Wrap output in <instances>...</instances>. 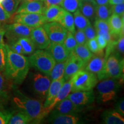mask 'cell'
Listing matches in <instances>:
<instances>
[{"label":"cell","mask_w":124,"mask_h":124,"mask_svg":"<svg viewBox=\"0 0 124 124\" xmlns=\"http://www.w3.org/2000/svg\"><path fill=\"white\" fill-rule=\"evenodd\" d=\"M6 47L7 58L4 71V75L15 84L20 85L24 81L29 72L30 64L28 58L13 52L7 44Z\"/></svg>","instance_id":"1"},{"label":"cell","mask_w":124,"mask_h":124,"mask_svg":"<svg viewBox=\"0 0 124 124\" xmlns=\"http://www.w3.org/2000/svg\"><path fill=\"white\" fill-rule=\"evenodd\" d=\"M13 102L17 108L28 114L35 121L39 122L46 115L41 101L31 98L18 90H15Z\"/></svg>","instance_id":"2"},{"label":"cell","mask_w":124,"mask_h":124,"mask_svg":"<svg viewBox=\"0 0 124 124\" xmlns=\"http://www.w3.org/2000/svg\"><path fill=\"white\" fill-rule=\"evenodd\" d=\"M71 83V92L92 90L98 83L95 74L81 70L78 71L70 79Z\"/></svg>","instance_id":"3"},{"label":"cell","mask_w":124,"mask_h":124,"mask_svg":"<svg viewBox=\"0 0 124 124\" xmlns=\"http://www.w3.org/2000/svg\"><path fill=\"white\" fill-rule=\"evenodd\" d=\"M29 64L41 73L48 76L56 64L52 55L47 51L38 49L28 58Z\"/></svg>","instance_id":"4"},{"label":"cell","mask_w":124,"mask_h":124,"mask_svg":"<svg viewBox=\"0 0 124 124\" xmlns=\"http://www.w3.org/2000/svg\"><path fill=\"white\" fill-rule=\"evenodd\" d=\"M124 72V58L116 54H111L106 59L105 66L101 75L98 80H102L108 78L120 79Z\"/></svg>","instance_id":"5"},{"label":"cell","mask_w":124,"mask_h":124,"mask_svg":"<svg viewBox=\"0 0 124 124\" xmlns=\"http://www.w3.org/2000/svg\"><path fill=\"white\" fill-rule=\"evenodd\" d=\"M117 78H108L97 84L98 98L102 102L113 100L120 89L121 83Z\"/></svg>","instance_id":"6"},{"label":"cell","mask_w":124,"mask_h":124,"mask_svg":"<svg viewBox=\"0 0 124 124\" xmlns=\"http://www.w3.org/2000/svg\"><path fill=\"white\" fill-rule=\"evenodd\" d=\"M14 23H19L28 27L35 28L46 23V18L43 14L33 13H21L15 14L13 18Z\"/></svg>","instance_id":"7"},{"label":"cell","mask_w":124,"mask_h":124,"mask_svg":"<svg viewBox=\"0 0 124 124\" xmlns=\"http://www.w3.org/2000/svg\"><path fill=\"white\" fill-rule=\"evenodd\" d=\"M4 28L5 29V36L8 40V42L24 37H30L32 29V28L19 23H14L13 24L7 25Z\"/></svg>","instance_id":"8"},{"label":"cell","mask_w":124,"mask_h":124,"mask_svg":"<svg viewBox=\"0 0 124 124\" xmlns=\"http://www.w3.org/2000/svg\"><path fill=\"white\" fill-rule=\"evenodd\" d=\"M43 27L51 42L63 43L68 32L58 22L46 23L43 25Z\"/></svg>","instance_id":"9"},{"label":"cell","mask_w":124,"mask_h":124,"mask_svg":"<svg viewBox=\"0 0 124 124\" xmlns=\"http://www.w3.org/2000/svg\"><path fill=\"white\" fill-rule=\"evenodd\" d=\"M51 83L50 78L47 75L38 72L32 76V86L34 91L41 99H46Z\"/></svg>","instance_id":"10"},{"label":"cell","mask_w":124,"mask_h":124,"mask_svg":"<svg viewBox=\"0 0 124 124\" xmlns=\"http://www.w3.org/2000/svg\"><path fill=\"white\" fill-rule=\"evenodd\" d=\"M86 64L83 60L75 55L73 52L70 54L67 60L65 67L64 77L65 80H69L78 71L85 69Z\"/></svg>","instance_id":"11"},{"label":"cell","mask_w":124,"mask_h":124,"mask_svg":"<svg viewBox=\"0 0 124 124\" xmlns=\"http://www.w3.org/2000/svg\"><path fill=\"white\" fill-rule=\"evenodd\" d=\"M105 60L103 50L94 54L86 64L85 67V70L94 74L98 78L104 69Z\"/></svg>","instance_id":"12"},{"label":"cell","mask_w":124,"mask_h":124,"mask_svg":"<svg viewBox=\"0 0 124 124\" xmlns=\"http://www.w3.org/2000/svg\"><path fill=\"white\" fill-rule=\"evenodd\" d=\"M30 38L36 48L38 49H46L51 43V40L42 26L32 28Z\"/></svg>","instance_id":"13"},{"label":"cell","mask_w":124,"mask_h":124,"mask_svg":"<svg viewBox=\"0 0 124 124\" xmlns=\"http://www.w3.org/2000/svg\"><path fill=\"white\" fill-rule=\"evenodd\" d=\"M67 98L79 108L92 104L95 100L93 90L73 92L70 94Z\"/></svg>","instance_id":"14"},{"label":"cell","mask_w":124,"mask_h":124,"mask_svg":"<svg viewBox=\"0 0 124 124\" xmlns=\"http://www.w3.org/2000/svg\"><path fill=\"white\" fill-rule=\"evenodd\" d=\"M108 23L110 34L113 39H117L124 35V15L122 16L112 13L108 18Z\"/></svg>","instance_id":"15"},{"label":"cell","mask_w":124,"mask_h":124,"mask_svg":"<svg viewBox=\"0 0 124 124\" xmlns=\"http://www.w3.org/2000/svg\"><path fill=\"white\" fill-rule=\"evenodd\" d=\"M45 8L43 0H34L32 1H24L17 9L15 14L21 13H33L43 14Z\"/></svg>","instance_id":"16"},{"label":"cell","mask_w":124,"mask_h":124,"mask_svg":"<svg viewBox=\"0 0 124 124\" xmlns=\"http://www.w3.org/2000/svg\"><path fill=\"white\" fill-rule=\"evenodd\" d=\"M52 55L56 62L65 61L69 58L70 54L64 47L63 43L51 42L46 49Z\"/></svg>","instance_id":"17"},{"label":"cell","mask_w":124,"mask_h":124,"mask_svg":"<svg viewBox=\"0 0 124 124\" xmlns=\"http://www.w3.org/2000/svg\"><path fill=\"white\" fill-rule=\"evenodd\" d=\"M71 92V83L70 80L69 81L65 82L60 88L59 91L56 95V97L51 104L48 107L45 108V112L47 116L51 111L53 110L54 108L58 104L60 101L63 100L68 97V95Z\"/></svg>","instance_id":"18"},{"label":"cell","mask_w":124,"mask_h":124,"mask_svg":"<svg viewBox=\"0 0 124 124\" xmlns=\"http://www.w3.org/2000/svg\"><path fill=\"white\" fill-rule=\"evenodd\" d=\"M49 122L54 124H77L80 123V119L74 114L52 112Z\"/></svg>","instance_id":"19"},{"label":"cell","mask_w":124,"mask_h":124,"mask_svg":"<svg viewBox=\"0 0 124 124\" xmlns=\"http://www.w3.org/2000/svg\"><path fill=\"white\" fill-rule=\"evenodd\" d=\"M66 10L60 5H52L44 10L43 15L46 23L58 22L64 16Z\"/></svg>","instance_id":"20"},{"label":"cell","mask_w":124,"mask_h":124,"mask_svg":"<svg viewBox=\"0 0 124 124\" xmlns=\"http://www.w3.org/2000/svg\"><path fill=\"white\" fill-rule=\"evenodd\" d=\"M65 82H66V80H65L64 77L60 78L58 79L52 80L51 82L47 94H46V101H45L44 105H43L44 108H47L51 104L62 85Z\"/></svg>","instance_id":"21"},{"label":"cell","mask_w":124,"mask_h":124,"mask_svg":"<svg viewBox=\"0 0 124 124\" xmlns=\"http://www.w3.org/2000/svg\"><path fill=\"white\" fill-rule=\"evenodd\" d=\"M79 108L67 97L54 108L53 112L60 114H74L80 110Z\"/></svg>","instance_id":"22"},{"label":"cell","mask_w":124,"mask_h":124,"mask_svg":"<svg viewBox=\"0 0 124 124\" xmlns=\"http://www.w3.org/2000/svg\"><path fill=\"white\" fill-rule=\"evenodd\" d=\"M95 19L94 27L97 35H101L103 37L108 43L111 40H114L110 34L108 21L99 19V18H95Z\"/></svg>","instance_id":"23"},{"label":"cell","mask_w":124,"mask_h":124,"mask_svg":"<svg viewBox=\"0 0 124 124\" xmlns=\"http://www.w3.org/2000/svg\"><path fill=\"white\" fill-rule=\"evenodd\" d=\"M97 5L94 0H83L79 8L80 12L90 21H93L95 18V9Z\"/></svg>","instance_id":"24"},{"label":"cell","mask_w":124,"mask_h":124,"mask_svg":"<svg viewBox=\"0 0 124 124\" xmlns=\"http://www.w3.org/2000/svg\"><path fill=\"white\" fill-rule=\"evenodd\" d=\"M102 119L104 124H123L124 118L119 113L115 110L105 111L102 115Z\"/></svg>","instance_id":"25"},{"label":"cell","mask_w":124,"mask_h":124,"mask_svg":"<svg viewBox=\"0 0 124 124\" xmlns=\"http://www.w3.org/2000/svg\"><path fill=\"white\" fill-rule=\"evenodd\" d=\"M73 53L83 60L86 65L94 55L85 44H77L74 49Z\"/></svg>","instance_id":"26"},{"label":"cell","mask_w":124,"mask_h":124,"mask_svg":"<svg viewBox=\"0 0 124 124\" xmlns=\"http://www.w3.org/2000/svg\"><path fill=\"white\" fill-rule=\"evenodd\" d=\"M59 23L68 31L73 34L75 33V26L74 24V17L70 12L66 10L64 16L59 21Z\"/></svg>","instance_id":"27"},{"label":"cell","mask_w":124,"mask_h":124,"mask_svg":"<svg viewBox=\"0 0 124 124\" xmlns=\"http://www.w3.org/2000/svg\"><path fill=\"white\" fill-rule=\"evenodd\" d=\"M67 60L62 62H58V63L55 64V66H54V67L51 70L50 73H49L48 75L51 81L56 79H58L60 78L63 77L65 67H66L67 63Z\"/></svg>","instance_id":"28"},{"label":"cell","mask_w":124,"mask_h":124,"mask_svg":"<svg viewBox=\"0 0 124 124\" xmlns=\"http://www.w3.org/2000/svg\"><path fill=\"white\" fill-rule=\"evenodd\" d=\"M17 41L22 46L24 55H31L35 51V46L30 37H24V38H19Z\"/></svg>","instance_id":"29"},{"label":"cell","mask_w":124,"mask_h":124,"mask_svg":"<svg viewBox=\"0 0 124 124\" xmlns=\"http://www.w3.org/2000/svg\"><path fill=\"white\" fill-rule=\"evenodd\" d=\"M33 121L31 118L22 111L13 114L9 120L8 124H27Z\"/></svg>","instance_id":"30"},{"label":"cell","mask_w":124,"mask_h":124,"mask_svg":"<svg viewBox=\"0 0 124 124\" xmlns=\"http://www.w3.org/2000/svg\"><path fill=\"white\" fill-rule=\"evenodd\" d=\"M111 11V5H97L95 9V18H99L108 21L110 17Z\"/></svg>","instance_id":"31"},{"label":"cell","mask_w":124,"mask_h":124,"mask_svg":"<svg viewBox=\"0 0 124 124\" xmlns=\"http://www.w3.org/2000/svg\"><path fill=\"white\" fill-rule=\"evenodd\" d=\"M73 17L75 26L78 29L83 30L85 28L91 24L90 20L82 15L79 9L74 12Z\"/></svg>","instance_id":"32"},{"label":"cell","mask_w":124,"mask_h":124,"mask_svg":"<svg viewBox=\"0 0 124 124\" xmlns=\"http://www.w3.org/2000/svg\"><path fill=\"white\" fill-rule=\"evenodd\" d=\"M83 0H63L60 6L66 11L74 13L79 9Z\"/></svg>","instance_id":"33"},{"label":"cell","mask_w":124,"mask_h":124,"mask_svg":"<svg viewBox=\"0 0 124 124\" xmlns=\"http://www.w3.org/2000/svg\"><path fill=\"white\" fill-rule=\"evenodd\" d=\"M20 2L16 0H3L1 5L9 15H13L17 9Z\"/></svg>","instance_id":"34"},{"label":"cell","mask_w":124,"mask_h":124,"mask_svg":"<svg viewBox=\"0 0 124 124\" xmlns=\"http://www.w3.org/2000/svg\"><path fill=\"white\" fill-rule=\"evenodd\" d=\"M63 44L70 54L73 52L75 46L77 45L75 38H74V34L68 31L66 38L63 42Z\"/></svg>","instance_id":"35"},{"label":"cell","mask_w":124,"mask_h":124,"mask_svg":"<svg viewBox=\"0 0 124 124\" xmlns=\"http://www.w3.org/2000/svg\"><path fill=\"white\" fill-rule=\"evenodd\" d=\"M7 58V50L6 44L0 45V72L4 71Z\"/></svg>","instance_id":"36"},{"label":"cell","mask_w":124,"mask_h":124,"mask_svg":"<svg viewBox=\"0 0 124 124\" xmlns=\"http://www.w3.org/2000/svg\"><path fill=\"white\" fill-rule=\"evenodd\" d=\"M85 44H86V46H87V48L89 49V50L94 54H98L99 53V52H100L101 51H103L100 49V48H99V46L98 45V43L97 42V40L95 39V38L92 39L87 40Z\"/></svg>","instance_id":"37"},{"label":"cell","mask_w":124,"mask_h":124,"mask_svg":"<svg viewBox=\"0 0 124 124\" xmlns=\"http://www.w3.org/2000/svg\"><path fill=\"white\" fill-rule=\"evenodd\" d=\"M7 45L9 46V48L11 49L13 52L16 54H20V55H24L22 46L20 44V43L18 42L17 40L8 42V44Z\"/></svg>","instance_id":"38"},{"label":"cell","mask_w":124,"mask_h":124,"mask_svg":"<svg viewBox=\"0 0 124 124\" xmlns=\"http://www.w3.org/2000/svg\"><path fill=\"white\" fill-rule=\"evenodd\" d=\"M74 36L77 44H85L86 43V36L84 31L82 29H78L74 33Z\"/></svg>","instance_id":"39"},{"label":"cell","mask_w":124,"mask_h":124,"mask_svg":"<svg viewBox=\"0 0 124 124\" xmlns=\"http://www.w3.org/2000/svg\"><path fill=\"white\" fill-rule=\"evenodd\" d=\"M116 50H117V55L118 56L122 58V56H123L124 51V35L120 36L118 38L116 43Z\"/></svg>","instance_id":"40"},{"label":"cell","mask_w":124,"mask_h":124,"mask_svg":"<svg viewBox=\"0 0 124 124\" xmlns=\"http://www.w3.org/2000/svg\"><path fill=\"white\" fill-rule=\"evenodd\" d=\"M13 113V112L8 110H0V124H8L9 121Z\"/></svg>","instance_id":"41"},{"label":"cell","mask_w":124,"mask_h":124,"mask_svg":"<svg viewBox=\"0 0 124 124\" xmlns=\"http://www.w3.org/2000/svg\"><path fill=\"white\" fill-rule=\"evenodd\" d=\"M84 31L85 36H86V40H89L95 38L97 36V33H96L95 29L93 28V27L91 25V24L88 25L87 27L83 29Z\"/></svg>","instance_id":"42"},{"label":"cell","mask_w":124,"mask_h":124,"mask_svg":"<svg viewBox=\"0 0 124 124\" xmlns=\"http://www.w3.org/2000/svg\"><path fill=\"white\" fill-rule=\"evenodd\" d=\"M6 95V80L5 79V75L0 72V100L5 97Z\"/></svg>","instance_id":"43"},{"label":"cell","mask_w":124,"mask_h":124,"mask_svg":"<svg viewBox=\"0 0 124 124\" xmlns=\"http://www.w3.org/2000/svg\"><path fill=\"white\" fill-rule=\"evenodd\" d=\"M111 11L112 13L116 14V15L120 16L124 15V4L121 3V4H118L116 5H111Z\"/></svg>","instance_id":"44"},{"label":"cell","mask_w":124,"mask_h":124,"mask_svg":"<svg viewBox=\"0 0 124 124\" xmlns=\"http://www.w3.org/2000/svg\"><path fill=\"white\" fill-rule=\"evenodd\" d=\"M95 39L97 40V42L100 49H101V50H103L108 45V42H107L106 40L103 37H102L101 35L96 36Z\"/></svg>","instance_id":"45"},{"label":"cell","mask_w":124,"mask_h":124,"mask_svg":"<svg viewBox=\"0 0 124 124\" xmlns=\"http://www.w3.org/2000/svg\"><path fill=\"white\" fill-rule=\"evenodd\" d=\"M115 110L119 113L121 115H124V98H121L116 103L115 106Z\"/></svg>","instance_id":"46"},{"label":"cell","mask_w":124,"mask_h":124,"mask_svg":"<svg viewBox=\"0 0 124 124\" xmlns=\"http://www.w3.org/2000/svg\"><path fill=\"white\" fill-rule=\"evenodd\" d=\"M10 17V16L3 8L1 5H0V23H4L7 21Z\"/></svg>","instance_id":"47"},{"label":"cell","mask_w":124,"mask_h":124,"mask_svg":"<svg viewBox=\"0 0 124 124\" xmlns=\"http://www.w3.org/2000/svg\"><path fill=\"white\" fill-rule=\"evenodd\" d=\"M63 0H43L45 9L52 5H60Z\"/></svg>","instance_id":"48"},{"label":"cell","mask_w":124,"mask_h":124,"mask_svg":"<svg viewBox=\"0 0 124 124\" xmlns=\"http://www.w3.org/2000/svg\"><path fill=\"white\" fill-rule=\"evenodd\" d=\"M5 33V29L4 27L0 29V45H1L3 43H4V37Z\"/></svg>","instance_id":"49"},{"label":"cell","mask_w":124,"mask_h":124,"mask_svg":"<svg viewBox=\"0 0 124 124\" xmlns=\"http://www.w3.org/2000/svg\"><path fill=\"white\" fill-rule=\"evenodd\" d=\"M109 0H94L97 5H103L108 4Z\"/></svg>","instance_id":"50"},{"label":"cell","mask_w":124,"mask_h":124,"mask_svg":"<svg viewBox=\"0 0 124 124\" xmlns=\"http://www.w3.org/2000/svg\"><path fill=\"white\" fill-rule=\"evenodd\" d=\"M124 0H109L108 1V4L111 5H116L124 3Z\"/></svg>","instance_id":"51"},{"label":"cell","mask_w":124,"mask_h":124,"mask_svg":"<svg viewBox=\"0 0 124 124\" xmlns=\"http://www.w3.org/2000/svg\"><path fill=\"white\" fill-rule=\"evenodd\" d=\"M16 1H18V2H19L20 3V2H23V1H24L25 0H16Z\"/></svg>","instance_id":"52"},{"label":"cell","mask_w":124,"mask_h":124,"mask_svg":"<svg viewBox=\"0 0 124 124\" xmlns=\"http://www.w3.org/2000/svg\"><path fill=\"white\" fill-rule=\"evenodd\" d=\"M3 28L2 25V23H0V29H1V28Z\"/></svg>","instance_id":"53"},{"label":"cell","mask_w":124,"mask_h":124,"mask_svg":"<svg viewBox=\"0 0 124 124\" xmlns=\"http://www.w3.org/2000/svg\"><path fill=\"white\" fill-rule=\"evenodd\" d=\"M2 1H3V0H0V5L1 4V2H2Z\"/></svg>","instance_id":"54"},{"label":"cell","mask_w":124,"mask_h":124,"mask_svg":"<svg viewBox=\"0 0 124 124\" xmlns=\"http://www.w3.org/2000/svg\"><path fill=\"white\" fill-rule=\"evenodd\" d=\"M86 1H91V0H86Z\"/></svg>","instance_id":"55"}]
</instances>
